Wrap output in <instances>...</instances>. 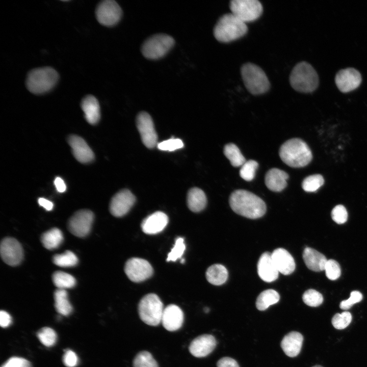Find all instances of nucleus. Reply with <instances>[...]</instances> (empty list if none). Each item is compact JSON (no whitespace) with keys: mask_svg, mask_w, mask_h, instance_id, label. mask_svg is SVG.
I'll return each instance as SVG.
<instances>
[{"mask_svg":"<svg viewBox=\"0 0 367 367\" xmlns=\"http://www.w3.org/2000/svg\"><path fill=\"white\" fill-rule=\"evenodd\" d=\"M229 202L233 212L249 219L260 218L266 212L265 202L255 194L245 190L233 191Z\"/></svg>","mask_w":367,"mask_h":367,"instance_id":"obj_1","label":"nucleus"},{"mask_svg":"<svg viewBox=\"0 0 367 367\" xmlns=\"http://www.w3.org/2000/svg\"><path fill=\"white\" fill-rule=\"evenodd\" d=\"M279 154L285 164L293 168L306 166L312 159L309 146L299 138H293L285 142L279 149Z\"/></svg>","mask_w":367,"mask_h":367,"instance_id":"obj_2","label":"nucleus"},{"mask_svg":"<svg viewBox=\"0 0 367 367\" xmlns=\"http://www.w3.org/2000/svg\"><path fill=\"white\" fill-rule=\"evenodd\" d=\"M247 32L246 23L232 13H227L218 19L214 28L213 33L218 41L228 43L242 37Z\"/></svg>","mask_w":367,"mask_h":367,"instance_id":"obj_3","label":"nucleus"},{"mask_svg":"<svg viewBox=\"0 0 367 367\" xmlns=\"http://www.w3.org/2000/svg\"><path fill=\"white\" fill-rule=\"evenodd\" d=\"M290 83L292 87L298 92L310 93L317 88L319 76L310 64L302 61L297 64L292 69Z\"/></svg>","mask_w":367,"mask_h":367,"instance_id":"obj_4","label":"nucleus"},{"mask_svg":"<svg viewBox=\"0 0 367 367\" xmlns=\"http://www.w3.org/2000/svg\"><path fill=\"white\" fill-rule=\"evenodd\" d=\"M59 79L57 71L50 67L33 69L28 73L25 85L28 90L35 94L45 93L51 90Z\"/></svg>","mask_w":367,"mask_h":367,"instance_id":"obj_5","label":"nucleus"},{"mask_svg":"<svg viewBox=\"0 0 367 367\" xmlns=\"http://www.w3.org/2000/svg\"><path fill=\"white\" fill-rule=\"evenodd\" d=\"M241 73L245 86L251 94L260 95L270 89V83L268 76L258 65L246 63L242 66Z\"/></svg>","mask_w":367,"mask_h":367,"instance_id":"obj_6","label":"nucleus"},{"mask_svg":"<svg viewBox=\"0 0 367 367\" xmlns=\"http://www.w3.org/2000/svg\"><path fill=\"white\" fill-rule=\"evenodd\" d=\"M163 304L159 297L153 293L144 296L140 301L138 310L141 320L145 324L156 326L161 322Z\"/></svg>","mask_w":367,"mask_h":367,"instance_id":"obj_7","label":"nucleus"},{"mask_svg":"<svg viewBox=\"0 0 367 367\" xmlns=\"http://www.w3.org/2000/svg\"><path fill=\"white\" fill-rule=\"evenodd\" d=\"M172 37L165 34L154 35L143 43L142 55L147 59L155 60L164 57L174 44Z\"/></svg>","mask_w":367,"mask_h":367,"instance_id":"obj_8","label":"nucleus"},{"mask_svg":"<svg viewBox=\"0 0 367 367\" xmlns=\"http://www.w3.org/2000/svg\"><path fill=\"white\" fill-rule=\"evenodd\" d=\"M229 8L231 13L245 23L257 20L263 12V5L257 0H232Z\"/></svg>","mask_w":367,"mask_h":367,"instance_id":"obj_9","label":"nucleus"},{"mask_svg":"<svg viewBox=\"0 0 367 367\" xmlns=\"http://www.w3.org/2000/svg\"><path fill=\"white\" fill-rule=\"evenodd\" d=\"M95 15L97 21L101 25L112 27L120 20L122 10L115 1L104 0L98 4Z\"/></svg>","mask_w":367,"mask_h":367,"instance_id":"obj_10","label":"nucleus"},{"mask_svg":"<svg viewBox=\"0 0 367 367\" xmlns=\"http://www.w3.org/2000/svg\"><path fill=\"white\" fill-rule=\"evenodd\" d=\"M94 220L93 213L89 209L76 212L68 222V229L76 237L83 238L90 232Z\"/></svg>","mask_w":367,"mask_h":367,"instance_id":"obj_11","label":"nucleus"},{"mask_svg":"<svg viewBox=\"0 0 367 367\" xmlns=\"http://www.w3.org/2000/svg\"><path fill=\"white\" fill-rule=\"evenodd\" d=\"M124 271L130 280L135 282H140L151 277L153 270L147 260L140 258L133 257L126 262Z\"/></svg>","mask_w":367,"mask_h":367,"instance_id":"obj_12","label":"nucleus"},{"mask_svg":"<svg viewBox=\"0 0 367 367\" xmlns=\"http://www.w3.org/2000/svg\"><path fill=\"white\" fill-rule=\"evenodd\" d=\"M136 124L143 143L148 148H153L158 144V136L151 116L145 112L138 114Z\"/></svg>","mask_w":367,"mask_h":367,"instance_id":"obj_13","label":"nucleus"},{"mask_svg":"<svg viewBox=\"0 0 367 367\" xmlns=\"http://www.w3.org/2000/svg\"><path fill=\"white\" fill-rule=\"evenodd\" d=\"M0 253L3 261L11 266L19 265L23 256V252L20 244L17 240L12 238H6L2 241Z\"/></svg>","mask_w":367,"mask_h":367,"instance_id":"obj_14","label":"nucleus"},{"mask_svg":"<svg viewBox=\"0 0 367 367\" xmlns=\"http://www.w3.org/2000/svg\"><path fill=\"white\" fill-rule=\"evenodd\" d=\"M135 201V196L130 191L126 189L121 190L111 200L110 213L115 217H122L128 212Z\"/></svg>","mask_w":367,"mask_h":367,"instance_id":"obj_15","label":"nucleus"},{"mask_svg":"<svg viewBox=\"0 0 367 367\" xmlns=\"http://www.w3.org/2000/svg\"><path fill=\"white\" fill-rule=\"evenodd\" d=\"M360 73L354 68L340 70L336 74L335 82L342 92H349L358 88L361 83Z\"/></svg>","mask_w":367,"mask_h":367,"instance_id":"obj_16","label":"nucleus"},{"mask_svg":"<svg viewBox=\"0 0 367 367\" xmlns=\"http://www.w3.org/2000/svg\"><path fill=\"white\" fill-rule=\"evenodd\" d=\"M184 321V312L177 305L170 304L164 308L161 322L167 330L175 331L179 329L183 324Z\"/></svg>","mask_w":367,"mask_h":367,"instance_id":"obj_17","label":"nucleus"},{"mask_svg":"<svg viewBox=\"0 0 367 367\" xmlns=\"http://www.w3.org/2000/svg\"><path fill=\"white\" fill-rule=\"evenodd\" d=\"M67 140L74 156L78 162L86 164L93 161L94 154L82 138L73 135L69 136Z\"/></svg>","mask_w":367,"mask_h":367,"instance_id":"obj_18","label":"nucleus"},{"mask_svg":"<svg viewBox=\"0 0 367 367\" xmlns=\"http://www.w3.org/2000/svg\"><path fill=\"white\" fill-rule=\"evenodd\" d=\"M216 340L211 334H202L195 338L190 343L189 350L196 357H203L209 355L215 348Z\"/></svg>","mask_w":367,"mask_h":367,"instance_id":"obj_19","label":"nucleus"},{"mask_svg":"<svg viewBox=\"0 0 367 367\" xmlns=\"http://www.w3.org/2000/svg\"><path fill=\"white\" fill-rule=\"evenodd\" d=\"M257 272L259 277L267 282L274 281L278 278L279 272L273 260L271 253L266 252L260 256L257 263Z\"/></svg>","mask_w":367,"mask_h":367,"instance_id":"obj_20","label":"nucleus"},{"mask_svg":"<svg viewBox=\"0 0 367 367\" xmlns=\"http://www.w3.org/2000/svg\"><path fill=\"white\" fill-rule=\"evenodd\" d=\"M168 223V217L162 212H156L145 218L141 223L142 231L148 234L162 231Z\"/></svg>","mask_w":367,"mask_h":367,"instance_id":"obj_21","label":"nucleus"},{"mask_svg":"<svg viewBox=\"0 0 367 367\" xmlns=\"http://www.w3.org/2000/svg\"><path fill=\"white\" fill-rule=\"evenodd\" d=\"M273 260L279 272L287 275L295 269V263L291 254L285 249L279 248L271 253Z\"/></svg>","mask_w":367,"mask_h":367,"instance_id":"obj_22","label":"nucleus"},{"mask_svg":"<svg viewBox=\"0 0 367 367\" xmlns=\"http://www.w3.org/2000/svg\"><path fill=\"white\" fill-rule=\"evenodd\" d=\"M288 174L279 169L274 168L270 169L266 173L265 182L267 187L273 192H281L287 186L286 180Z\"/></svg>","mask_w":367,"mask_h":367,"instance_id":"obj_23","label":"nucleus"},{"mask_svg":"<svg viewBox=\"0 0 367 367\" xmlns=\"http://www.w3.org/2000/svg\"><path fill=\"white\" fill-rule=\"evenodd\" d=\"M303 340V337L300 333L292 331L284 336L281 342V347L287 356L294 357L300 352Z\"/></svg>","mask_w":367,"mask_h":367,"instance_id":"obj_24","label":"nucleus"},{"mask_svg":"<svg viewBox=\"0 0 367 367\" xmlns=\"http://www.w3.org/2000/svg\"><path fill=\"white\" fill-rule=\"evenodd\" d=\"M81 108L89 123L94 125L99 121L100 118V107L95 97L92 95L85 96L81 101Z\"/></svg>","mask_w":367,"mask_h":367,"instance_id":"obj_25","label":"nucleus"},{"mask_svg":"<svg viewBox=\"0 0 367 367\" xmlns=\"http://www.w3.org/2000/svg\"><path fill=\"white\" fill-rule=\"evenodd\" d=\"M302 256L305 264L310 270L320 272L325 270L328 260L321 253L311 248L306 247L303 252Z\"/></svg>","mask_w":367,"mask_h":367,"instance_id":"obj_26","label":"nucleus"},{"mask_svg":"<svg viewBox=\"0 0 367 367\" xmlns=\"http://www.w3.org/2000/svg\"><path fill=\"white\" fill-rule=\"evenodd\" d=\"M207 199L204 192L198 188L190 189L187 195V205L193 212H199L205 207Z\"/></svg>","mask_w":367,"mask_h":367,"instance_id":"obj_27","label":"nucleus"},{"mask_svg":"<svg viewBox=\"0 0 367 367\" xmlns=\"http://www.w3.org/2000/svg\"><path fill=\"white\" fill-rule=\"evenodd\" d=\"M206 278L211 284L219 285L224 283L228 278L226 268L221 264H214L206 270Z\"/></svg>","mask_w":367,"mask_h":367,"instance_id":"obj_28","label":"nucleus"},{"mask_svg":"<svg viewBox=\"0 0 367 367\" xmlns=\"http://www.w3.org/2000/svg\"><path fill=\"white\" fill-rule=\"evenodd\" d=\"M63 241L62 232L58 228H53L44 232L41 237L43 246L48 250L57 248Z\"/></svg>","mask_w":367,"mask_h":367,"instance_id":"obj_29","label":"nucleus"},{"mask_svg":"<svg viewBox=\"0 0 367 367\" xmlns=\"http://www.w3.org/2000/svg\"><path fill=\"white\" fill-rule=\"evenodd\" d=\"M55 307L60 314L67 316L71 313L72 307L70 303L65 290L57 289L54 293Z\"/></svg>","mask_w":367,"mask_h":367,"instance_id":"obj_30","label":"nucleus"},{"mask_svg":"<svg viewBox=\"0 0 367 367\" xmlns=\"http://www.w3.org/2000/svg\"><path fill=\"white\" fill-rule=\"evenodd\" d=\"M279 299L280 296L276 291L272 289L264 291L257 298L256 307L259 310H265L271 305L277 303Z\"/></svg>","mask_w":367,"mask_h":367,"instance_id":"obj_31","label":"nucleus"},{"mask_svg":"<svg viewBox=\"0 0 367 367\" xmlns=\"http://www.w3.org/2000/svg\"><path fill=\"white\" fill-rule=\"evenodd\" d=\"M223 153L233 167L242 166L246 162L238 147L233 143L225 145Z\"/></svg>","mask_w":367,"mask_h":367,"instance_id":"obj_32","label":"nucleus"},{"mask_svg":"<svg viewBox=\"0 0 367 367\" xmlns=\"http://www.w3.org/2000/svg\"><path fill=\"white\" fill-rule=\"evenodd\" d=\"M53 282L58 289L65 290L74 287L75 279L71 275L62 272L56 271L53 274Z\"/></svg>","mask_w":367,"mask_h":367,"instance_id":"obj_33","label":"nucleus"},{"mask_svg":"<svg viewBox=\"0 0 367 367\" xmlns=\"http://www.w3.org/2000/svg\"><path fill=\"white\" fill-rule=\"evenodd\" d=\"M53 263L61 267H71L78 263V259L72 252L67 250L62 254H56L53 258Z\"/></svg>","mask_w":367,"mask_h":367,"instance_id":"obj_34","label":"nucleus"},{"mask_svg":"<svg viewBox=\"0 0 367 367\" xmlns=\"http://www.w3.org/2000/svg\"><path fill=\"white\" fill-rule=\"evenodd\" d=\"M133 367H159L152 354L147 351L139 352L133 362Z\"/></svg>","mask_w":367,"mask_h":367,"instance_id":"obj_35","label":"nucleus"},{"mask_svg":"<svg viewBox=\"0 0 367 367\" xmlns=\"http://www.w3.org/2000/svg\"><path fill=\"white\" fill-rule=\"evenodd\" d=\"M324 183V179L321 174L309 175L304 179L302 182V188L307 192L317 191Z\"/></svg>","mask_w":367,"mask_h":367,"instance_id":"obj_36","label":"nucleus"},{"mask_svg":"<svg viewBox=\"0 0 367 367\" xmlns=\"http://www.w3.org/2000/svg\"><path fill=\"white\" fill-rule=\"evenodd\" d=\"M37 336L40 342L46 347L54 345L57 340V334L53 329L45 327L40 329L37 333Z\"/></svg>","mask_w":367,"mask_h":367,"instance_id":"obj_37","label":"nucleus"},{"mask_svg":"<svg viewBox=\"0 0 367 367\" xmlns=\"http://www.w3.org/2000/svg\"><path fill=\"white\" fill-rule=\"evenodd\" d=\"M258 167V163L254 160H250L246 161L241 166L240 170V176L246 181H251L255 177Z\"/></svg>","mask_w":367,"mask_h":367,"instance_id":"obj_38","label":"nucleus"},{"mask_svg":"<svg viewBox=\"0 0 367 367\" xmlns=\"http://www.w3.org/2000/svg\"><path fill=\"white\" fill-rule=\"evenodd\" d=\"M302 299L304 303L311 307H317L323 302L322 295L313 289L306 291L303 296Z\"/></svg>","mask_w":367,"mask_h":367,"instance_id":"obj_39","label":"nucleus"},{"mask_svg":"<svg viewBox=\"0 0 367 367\" xmlns=\"http://www.w3.org/2000/svg\"><path fill=\"white\" fill-rule=\"evenodd\" d=\"M352 321V315L347 311L341 313H337L332 318L331 323L333 327L337 329H343L346 328Z\"/></svg>","mask_w":367,"mask_h":367,"instance_id":"obj_40","label":"nucleus"},{"mask_svg":"<svg viewBox=\"0 0 367 367\" xmlns=\"http://www.w3.org/2000/svg\"><path fill=\"white\" fill-rule=\"evenodd\" d=\"M186 249L184 239L182 238H177L175 240V244L171 249V251L167 256V261H175L178 258H181Z\"/></svg>","mask_w":367,"mask_h":367,"instance_id":"obj_41","label":"nucleus"},{"mask_svg":"<svg viewBox=\"0 0 367 367\" xmlns=\"http://www.w3.org/2000/svg\"><path fill=\"white\" fill-rule=\"evenodd\" d=\"M324 270L327 277L331 280L338 279L341 274L339 264L336 260L332 259L327 260Z\"/></svg>","mask_w":367,"mask_h":367,"instance_id":"obj_42","label":"nucleus"},{"mask_svg":"<svg viewBox=\"0 0 367 367\" xmlns=\"http://www.w3.org/2000/svg\"><path fill=\"white\" fill-rule=\"evenodd\" d=\"M183 146V142L178 138H171L160 142L157 144L158 149L169 151H172L181 148Z\"/></svg>","mask_w":367,"mask_h":367,"instance_id":"obj_43","label":"nucleus"},{"mask_svg":"<svg viewBox=\"0 0 367 367\" xmlns=\"http://www.w3.org/2000/svg\"><path fill=\"white\" fill-rule=\"evenodd\" d=\"M331 217L337 224L345 223L348 219V213L345 207L340 204L335 206L332 210Z\"/></svg>","mask_w":367,"mask_h":367,"instance_id":"obj_44","label":"nucleus"},{"mask_svg":"<svg viewBox=\"0 0 367 367\" xmlns=\"http://www.w3.org/2000/svg\"><path fill=\"white\" fill-rule=\"evenodd\" d=\"M362 298V295L360 292L353 291L351 293L349 299L343 300L340 303L339 307L342 309L348 310L350 309L353 304L361 301Z\"/></svg>","mask_w":367,"mask_h":367,"instance_id":"obj_45","label":"nucleus"},{"mask_svg":"<svg viewBox=\"0 0 367 367\" xmlns=\"http://www.w3.org/2000/svg\"><path fill=\"white\" fill-rule=\"evenodd\" d=\"M1 367H31V364L23 358L15 356L8 359Z\"/></svg>","mask_w":367,"mask_h":367,"instance_id":"obj_46","label":"nucleus"},{"mask_svg":"<svg viewBox=\"0 0 367 367\" xmlns=\"http://www.w3.org/2000/svg\"><path fill=\"white\" fill-rule=\"evenodd\" d=\"M62 360L64 365L67 367H74L77 365L78 363L76 354L69 349L65 351Z\"/></svg>","mask_w":367,"mask_h":367,"instance_id":"obj_47","label":"nucleus"},{"mask_svg":"<svg viewBox=\"0 0 367 367\" xmlns=\"http://www.w3.org/2000/svg\"><path fill=\"white\" fill-rule=\"evenodd\" d=\"M217 367H240L238 362L233 358L225 357L219 359L217 363Z\"/></svg>","mask_w":367,"mask_h":367,"instance_id":"obj_48","label":"nucleus"},{"mask_svg":"<svg viewBox=\"0 0 367 367\" xmlns=\"http://www.w3.org/2000/svg\"><path fill=\"white\" fill-rule=\"evenodd\" d=\"M12 323L11 316L7 311L1 310L0 312V325L3 328L8 327Z\"/></svg>","mask_w":367,"mask_h":367,"instance_id":"obj_49","label":"nucleus"},{"mask_svg":"<svg viewBox=\"0 0 367 367\" xmlns=\"http://www.w3.org/2000/svg\"><path fill=\"white\" fill-rule=\"evenodd\" d=\"M54 184L59 192L63 193L66 191V186L61 177H57L55 179Z\"/></svg>","mask_w":367,"mask_h":367,"instance_id":"obj_50","label":"nucleus"},{"mask_svg":"<svg viewBox=\"0 0 367 367\" xmlns=\"http://www.w3.org/2000/svg\"><path fill=\"white\" fill-rule=\"evenodd\" d=\"M38 201L39 205L43 207L46 211H51L54 207L53 203L45 198H39Z\"/></svg>","mask_w":367,"mask_h":367,"instance_id":"obj_51","label":"nucleus"},{"mask_svg":"<svg viewBox=\"0 0 367 367\" xmlns=\"http://www.w3.org/2000/svg\"><path fill=\"white\" fill-rule=\"evenodd\" d=\"M204 311L206 313H207V312H209V308H208V307H205V308L204 309Z\"/></svg>","mask_w":367,"mask_h":367,"instance_id":"obj_52","label":"nucleus"},{"mask_svg":"<svg viewBox=\"0 0 367 367\" xmlns=\"http://www.w3.org/2000/svg\"><path fill=\"white\" fill-rule=\"evenodd\" d=\"M184 262H185V259H183V258L181 259V261H180V263H182V264H183V263H184Z\"/></svg>","mask_w":367,"mask_h":367,"instance_id":"obj_53","label":"nucleus"},{"mask_svg":"<svg viewBox=\"0 0 367 367\" xmlns=\"http://www.w3.org/2000/svg\"><path fill=\"white\" fill-rule=\"evenodd\" d=\"M312 367H323V366H322L321 365H314V366H312Z\"/></svg>","mask_w":367,"mask_h":367,"instance_id":"obj_54","label":"nucleus"}]
</instances>
